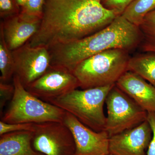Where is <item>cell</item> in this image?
Listing matches in <instances>:
<instances>
[{
  "label": "cell",
  "instance_id": "ac0fdd59",
  "mask_svg": "<svg viewBox=\"0 0 155 155\" xmlns=\"http://www.w3.org/2000/svg\"><path fill=\"white\" fill-rule=\"evenodd\" d=\"M138 27L141 33L142 50L155 53V10L147 14Z\"/></svg>",
  "mask_w": 155,
  "mask_h": 155
},
{
  "label": "cell",
  "instance_id": "e0dca14e",
  "mask_svg": "<svg viewBox=\"0 0 155 155\" xmlns=\"http://www.w3.org/2000/svg\"><path fill=\"white\" fill-rule=\"evenodd\" d=\"M0 80L7 82L14 74V62L12 51L9 49L5 38L2 27L0 25Z\"/></svg>",
  "mask_w": 155,
  "mask_h": 155
},
{
  "label": "cell",
  "instance_id": "5b68a950",
  "mask_svg": "<svg viewBox=\"0 0 155 155\" xmlns=\"http://www.w3.org/2000/svg\"><path fill=\"white\" fill-rule=\"evenodd\" d=\"M14 96L1 121L8 123L63 122L66 112L35 96L16 75L13 77Z\"/></svg>",
  "mask_w": 155,
  "mask_h": 155
},
{
  "label": "cell",
  "instance_id": "277c9868",
  "mask_svg": "<svg viewBox=\"0 0 155 155\" xmlns=\"http://www.w3.org/2000/svg\"><path fill=\"white\" fill-rule=\"evenodd\" d=\"M116 84L83 89H74L48 103L75 116L84 125L99 132L105 130L104 106L109 92Z\"/></svg>",
  "mask_w": 155,
  "mask_h": 155
},
{
  "label": "cell",
  "instance_id": "484cf974",
  "mask_svg": "<svg viewBox=\"0 0 155 155\" xmlns=\"http://www.w3.org/2000/svg\"><path fill=\"white\" fill-rule=\"evenodd\" d=\"M107 155H113V154H108Z\"/></svg>",
  "mask_w": 155,
  "mask_h": 155
},
{
  "label": "cell",
  "instance_id": "ffe728a7",
  "mask_svg": "<svg viewBox=\"0 0 155 155\" xmlns=\"http://www.w3.org/2000/svg\"><path fill=\"white\" fill-rule=\"evenodd\" d=\"M20 11L16 0H0V16L4 19L18 15Z\"/></svg>",
  "mask_w": 155,
  "mask_h": 155
},
{
  "label": "cell",
  "instance_id": "52a82bcc",
  "mask_svg": "<svg viewBox=\"0 0 155 155\" xmlns=\"http://www.w3.org/2000/svg\"><path fill=\"white\" fill-rule=\"evenodd\" d=\"M32 145L45 155H73L75 150L72 132L63 122L35 124Z\"/></svg>",
  "mask_w": 155,
  "mask_h": 155
},
{
  "label": "cell",
  "instance_id": "8fae6325",
  "mask_svg": "<svg viewBox=\"0 0 155 155\" xmlns=\"http://www.w3.org/2000/svg\"><path fill=\"white\" fill-rule=\"evenodd\" d=\"M152 131L146 121L110 137L109 153L114 155H147Z\"/></svg>",
  "mask_w": 155,
  "mask_h": 155
},
{
  "label": "cell",
  "instance_id": "d6986e66",
  "mask_svg": "<svg viewBox=\"0 0 155 155\" xmlns=\"http://www.w3.org/2000/svg\"><path fill=\"white\" fill-rule=\"evenodd\" d=\"M45 0H28L20 13L28 17L41 19Z\"/></svg>",
  "mask_w": 155,
  "mask_h": 155
},
{
  "label": "cell",
  "instance_id": "30bf717a",
  "mask_svg": "<svg viewBox=\"0 0 155 155\" xmlns=\"http://www.w3.org/2000/svg\"><path fill=\"white\" fill-rule=\"evenodd\" d=\"M63 123L72 132L75 145L73 155H107L110 136L105 130L97 132L66 112Z\"/></svg>",
  "mask_w": 155,
  "mask_h": 155
},
{
  "label": "cell",
  "instance_id": "7a4b0ae2",
  "mask_svg": "<svg viewBox=\"0 0 155 155\" xmlns=\"http://www.w3.org/2000/svg\"><path fill=\"white\" fill-rule=\"evenodd\" d=\"M141 41L138 26L119 15L110 25L91 35L49 48L51 66L73 73L79 63L92 56L113 49L130 51L140 45Z\"/></svg>",
  "mask_w": 155,
  "mask_h": 155
},
{
  "label": "cell",
  "instance_id": "3957f363",
  "mask_svg": "<svg viewBox=\"0 0 155 155\" xmlns=\"http://www.w3.org/2000/svg\"><path fill=\"white\" fill-rule=\"evenodd\" d=\"M129 51L113 49L104 51L84 60L73 73L82 89L116 84L127 71Z\"/></svg>",
  "mask_w": 155,
  "mask_h": 155
},
{
  "label": "cell",
  "instance_id": "2e32d148",
  "mask_svg": "<svg viewBox=\"0 0 155 155\" xmlns=\"http://www.w3.org/2000/svg\"><path fill=\"white\" fill-rule=\"evenodd\" d=\"M155 10V0H134L121 14L136 26L141 24L145 17Z\"/></svg>",
  "mask_w": 155,
  "mask_h": 155
},
{
  "label": "cell",
  "instance_id": "7402d4cb",
  "mask_svg": "<svg viewBox=\"0 0 155 155\" xmlns=\"http://www.w3.org/2000/svg\"><path fill=\"white\" fill-rule=\"evenodd\" d=\"M14 92V84H8L7 82H0V114L2 116L3 109L8 101L12 99Z\"/></svg>",
  "mask_w": 155,
  "mask_h": 155
},
{
  "label": "cell",
  "instance_id": "d4e9b609",
  "mask_svg": "<svg viewBox=\"0 0 155 155\" xmlns=\"http://www.w3.org/2000/svg\"><path fill=\"white\" fill-rule=\"evenodd\" d=\"M17 5L19 6L20 9L23 8L26 5V3L28 2V0H16Z\"/></svg>",
  "mask_w": 155,
  "mask_h": 155
},
{
  "label": "cell",
  "instance_id": "ba28073f",
  "mask_svg": "<svg viewBox=\"0 0 155 155\" xmlns=\"http://www.w3.org/2000/svg\"><path fill=\"white\" fill-rule=\"evenodd\" d=\"M14 74L25 87L47 71L51 66V57L47 48L31 47L27 43L12 51Z\"/></svg>",
  "mask_w": 155,
  "mask_h": 155
},
{
  "label": "cell",
  "instance_id": "9a60e30c",
  "mask_svg": "<svg viewBox=\"0 0 155 155\" xmlns=\"http://www.w3.org/2000/svg\"><path fill=\"white\" fill-rule=\"evenodd\" d=\"M127 70L138 74L155 87V53L146 52L130 58Z\"/></svg>",
  "mask_w": 155,
  "mask_h": 155
},
{
  "label": "cell",
  "instance_id": "4316f807",
  "mask_svg": "<svg viewBox=\"0 0 155 155\" xmlns=\"http://www.w3.org/2000/svg\"><path fill=\"white\" fill-rule=\"evenodd\" d=\"M99 1H101V2L102 1H103V0H99Z\"/></svg>",
  "mask_w": 155,
  "mask_h": 155
},
{
  "label": "cell",
  "instance_id": "4fadbf2b",
  "mask_svg": "<svg viewBox=\"0 0 155 155\" xmlns=\"http://www.w3.org/2000/svg\"><path fill=\"white\" fill-rule=\"evenodd\" d=\"M116 85L147 113L155 112V87L140 75L127 70Z\"/></svg>",
  "mask_w": 155,
  "mask_h": 155
},
{
  "label": "cell",
  "instance_id": "6da1fadb",
  "mask_svg": "<svg viewBox=\"0 0 155 155\" xmlns=\"http://www.w3.org/2000/svg\"><path fill=\"white\" fill-rule=\"evenodd\" d=\"M118 16L99 0H45L39 28L26 43L48 49L75 41L107 27Z\"/></svg>",
  "mask_w": 155,
  "mask_h": 155
},
{
  "label": "cell",
  "instance_id": "44dd1931",
  "mask_svg": "<svg viewBox=\"0 0 155 155\" xmlns=\"http://www.w3.org/2000/svg\"><path fill=\"white\" fill-rule=\"evenodd\" d=\"M34 129V123H8L0 121V135L15 131L23 130L33 131Z\"/></svg>",
  "mask_w": 155,
  "mask_h": 155
},
{
  "label": "cell",
  "instance_id": "5bb4252c",
  "mask_svg": "<svg viewBox=\"0 0 155 155\" xmlns=\"http://www.w3.org/2000/svg\"><path fill=\"white\" fill-rule=\"evenodd\" d=\"M0 136V155H45L34 149L33 131H15Z\"/></svg>",
  "mask_w": 155,
  "mask_h": 155
},
{
  "label": "cell",
  "instance_id": "7c38bea8",
  "mask_svg": "<svg viewBox=\"0 0 155 155\" xmlns=\"http://www.w3.org/2000/svg\"><path fill=\"white\" fill-rule=\"evenodd\" d=\"M41 20L19 13L1 21L0 25L9 49L14 51L26 44L38 30Z\"/></svg>",
  "mask_w": 155,
  "mask_h": 155
},
{
  "label": "cell",
  "instance_id": "9c48e42d",
  "mask_svg": "<svg viewBox=\"0 0 155 155\" xmlns=\"http://www.w3.org/2000/svg\"><path fill=\"white\" fill-rule=\"evenodd\" d=\"M78 87L79 83L73 73L50 66L43 75L25 88L35 96L48 103Z\"/></svg>",
  "mask_w": 155,
  "mask_h": 155
},
{
  "label": "cell",
  "instance_id": "cb8c5ba5",
  "mask_svg": "<svg viewBox=\"0 0 155 155\" xmlns=\"http://www.w3.org/2000/svg\"><path fill=\"white\" fill-rule=\"evenodd\" d=\"M147 120L152 131V137L148 149L147 155H155V112L147 113Z\"/></svg>",
  "mask_w": 155,
  "mask_h": 155
},
{
  "label": "cell",
  "instance_id": "603a6c76",
  "mask_svg": "<svg viewBox=\"0 0 155 155\" xmlns=\"http://www.w3.org/2000/svg\"><path fill=\"white\" fill-rule=\"evenodd\" d=\"M134 0H103V5L106 8L115 11L118 15H121L127 6Z\"/></svg>",
  "mask_w": 155,
  "mask_h": 155
},
{
  "label": "cell",
  "instance_id": "8992f818",
  "mask_svg": "<svg viewBox=\"0 0 155 155\" xmlns=\"http://www.w3.org/2000/svg\"><path fill=\"white\" fill-rule=\"evenodd\" d=\"M107 109L105 130L110 137L146 121L147 112L116 84L106 98Z\"/></svg>",
  "mask_w": 155,
  "mask_h": 155
}]
</instances>
